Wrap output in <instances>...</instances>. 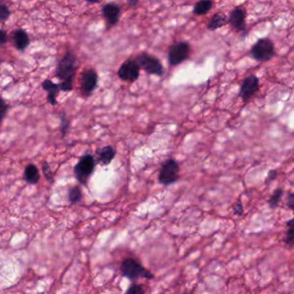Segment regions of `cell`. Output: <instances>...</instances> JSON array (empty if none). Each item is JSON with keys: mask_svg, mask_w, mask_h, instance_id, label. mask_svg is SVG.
Wrapping results in <instances>:
<instances>
[{"mask_svg": "<svg viewBox=\"0 0 294 294\" xmlns=\"http://www.w3.org/2000/svg\"><path fill=\"white\" fill-rule=\"evenodd\" d=\"M82 199V192L79 186H74L68 191V200L72 204L78 203Z\"/></svg>", "mask_w": 294, "mask_h": 294, "instance_id": "cell-20", "label": "cell"}, {"mask_svg": "<svg viewBox=\"0 0 294 294\" xmlns=\"http://www.w3.org/2000/svg\"><path fill=\"white\" fill-rule=\"evenodd\" d=\"M96 153L98 154V162L105 167L111 164L116 156L115 148L111 145L98 148Z\"/></svg>", "mask_w": 294, "mask_h": 294, "instance_id": "cell-14", "label": "cell"}, {"mask_svg": "<svg viewBox=\"0 0 294 294\" xmlns=\"http://www.w3.org/2000/svg\"><path fill=\"white\" fill-rule=\"evenodd\" d=\"M233 213L237 216H242L243 213V206L241 200H237L236 203L233 206Z\"/></svg>", "mask_w": 294, "mask_h": 294, "instance_id": "cell-27", "label": "cell"}, {"mask_svg": "<svg viewBox=\"0 0 294 294\" xmlns=\"http://www.w3.org/2000/svg\"><path fill=\"white\" fill-rule=\"evenodd\" d=\"M140 71V67L135 59H128L120 66L118 75L123 81L134 83L139 79Z\"/></svg>", "mask_w": 294, "mask_h": 294, "instance_id": "cell-9", "label": "cell"}, {"mask_svg": "<svg viewBox=\"0 0 294 294\" xmlns=\"http://www.w3.org/2000/svg\"><path fill=\"white\" fill-rule=\"evenodd\" d=\"M42 173L45 177L46 179L49 182H54V175H53L52 170L49 166V163L47 161H43L42 163Z\"/></svg>", "mask_w": 294, "mask_h": 294, "instance_id": "cell-23", "label": "cell"}, {"mask_svg": "<svg viewBox=\"0 0 294 294\" xmlns=\"http://www.w3.org/2000/svg\"><path fill=\"white\" fill-rule=\"evenodd\" d=\"M191 45L186 41H179L175 42L169 47L168 53V62L169 66L175 67L182 64L191 55Z\"/></svg>", "mask_w": 294, "mask_h": 294, "instance_id": "cell-5", "label": "cell"}, {"mask_svg": "<svg viewBox=\"0 0 294 294\" xmlns=\"http://www.w3.org/2000/svg\"><path fill=\"white\" fill-rule=\"evenodd\" d=\"M42 87L47 91V100L49 104L55 106L57 104V96L59 94L60 88L59 85L54 83L50 80H45L42 82Z\"/></svg>", "mask_w": 294, "mask_h": 294, "instance_id": "cell-13", "label": "cell"}, {"mask_svg": "<svg viewBox=\"0 0 294 294\" xmlns=\"http://www.w3.org/2000/svg\"><path fill=\"white\" fill-rule=\"evenodd\" d=\"M213 2L210 0H200L193 6V14L196 16L206 15L213 8Z\"/></svg>", "mask_w": 294, "mask_h": 294, "instance_id": "cell-18", "label": "cell"}, {"mask_svg": "<svg viewBox=\"0 0 294 294\" xmlns=\"http://www.w3.org/2000/svg\"><path fill=\"white\" fill-rule=\"evenodd\" d=\"M276 50L273 41L268 37L260 38L253 44L249 50V56L258 62H267L275 56Z\"/></svg>", "mask_w": 294, "mask_h": 294, "instance_id": "cell-2", "label": "cell"}, {"mask_svg": "<svg viewBox=\"0 0 294 294\" xmlns=\"http://www.w3.org/2000/svg\"><path fill=\"white\" fill-rule=\"evenodd\" d=\"M77 57L72 50H67L63 57L59 60L56 67V76L60 80V91L73 90V83L77 72Z\"/></svg>", "mask_w": 294, "mask_h": 294, "instance_id": "cell-1", "label": "cell"}, {"mask_svg": "<svg viewBox=\"0 0 294 294\" xmlns=\"http://www.w3.org/2000/svg\"><path fill=\"white\" fill-rule=\"evenodd\" d=\"M260 81L259 78L256 74H249L246 76L242 81L238 96L242 99V101L247 105V103L252 98L253 96L259 91Z\"/></svg>", "mask_w": 294, "mask_h": 294, "instance_id": "cell-8", "label": "cell"}, {"mask_svg": "<svg viewBox=\"0 0 294 294\" xmlns=\"http://www.w3.org/2000/svg\"><path fill=\"white\" fill-rule=\"evenodd\" d=\"M228 24V18L222 11H218L212 15L207 25V29L210 31H216L218 29L223 28Z\"/></svg>", "mask_w": 294, "mask_h": 294, "instance_id": "cell-16", "label": "cell"}, {"mask_svg": "<svg viewBox=\"0 0 294 294\" xmlns=\"http://www.w3.org/2000/svg\"><path fill=\"white\" fill-rule=\"evenodd\" d=\"M276 170H274V169H270L269 171H268V173H267V176H266V184H268V183L271 182V181L274 180V179H276Z\"/></svg>", "mask_w": 294, "mask_h": 294, "instance_id": "cell-28", "label": "cell"}, {"mask_svg": "<svg viewBox=\"0 0 294 294\" xmlns=\"http://www.w3.org/2000/svg\"><path fill=\"white\" fill-rule=\"evenodd\" d=\"M102 16L105 18L106 28L114 27L121 18V7L116 3H107L102 6Z\"/></svg>", "mask_w": 294, "mask_h": 294, "instance_id": "cell-11", "label": "cell"}, {"mask_svg": "<svg viewBox=\"0 0 294 294\" xmlns=\"http://www.w3.org/2000/svg\"><path fill=\"white\" fill-rule=\"evenodd\" d=\"M11 16V10L6 4L0 2V22L4 23Z\"/></svg>", "mask_w": 294, "mask_h": 294, "instance_id": "cell-24", "label": "cell"}, {"mask_svg": "<svg viewBox=\"0 0 294 294\" xmlns=\"http://www.w3.org/2000/svg\"><path fill=\"white\" fill-rule=\"evenodd\" d=\"M13 41H14L16 49L19 51H25L30 43L28 33L25 31L24 29H18L17 30H15L13 34Z\"/></svg>", "mask_w": 294, "mask_h": 294, "instance_id": "cell-15", "label": "cell"}, {"mask_svg": "<svg viewBox=\"0 0 294 294\" xmlns=\"http://www.w3.org/2000/svg\"><path fill=\"white\" fill-rule=\"evenodd\" d=\"M60 133H61V137L64 138L66 137L69 128H70V121L67 118V113L65 112H60Z\"/></svg>", "mask_w": 294, "mask_h": 294, "instance_id": "cell-19", "label": "cell"}, {"mask_svg": "<svg viewBox=\"0 0 294 294\" xmlns=\"http://www.w3.org/2000/svg\"><path fill=\"white\" fill-rule=\"evenodd\" d=\"M287 225L288 226V230L287 231V235L285 238V242L287 245H293L294 242V219H290L287 221Z\"/></svg>", "mask_w": 294, "mask_h": 294, "instance_id": "cell-22", "label": "cell"}, {"mask_svg": "<svg viewBox=\"0 0 294 294\" xmlns=\"http://www.w3.org/2000/svg\"><path fill=\"white\" fill-rule=\"evenodd\" d=\"M96 167V161L94 157L90 154H87L81 156L76 165L74 166V173L78 181L87 185L88 179H90L93 174Z\"/></svg>", "mask_w": 294, "mask_h": 294, "instance_id": "cell-6", "label": "cell"}, {"mask_svg": "<svg viewBox=\"0 0 294 294\" xmlns=\"http://www.w3.org/2000/svg\"><path fill=\"white\" fill-rule=\"evenodd\" d=\"M287 206L290 208L291 210H294V193L290 192L288 193V196H287Z\"/></svg>", "mask_w": 294, "mask_h": 294, "instance_id": "cell-30", "label": "cell"}, {"mask_svg": "<svg viewBox=\"0 0 294 294\" xmlns=\"http://www.w3.org/2000/svg\"><path fill=\"white\" fill-rule=\"evenodd\" d=\"M138 3L139 2L136 1V0H130V1H128V4H130V5H132V6H136Z\"/></svg>", "mask_w": 294, "mask_h": 294, "instance_id": "cell-31", "label": "cell"}, {"mask_svg": "<svg viewBox=\"0 0 294 294\" xmlns=\"http://www.w3.org/2000/svg\"><path fill=\"white\" fill-rule=\"evenodd\" d=\"M125 294H145L144 285L142 284H132L127 289Z\"/></svg>", "mask_w": 294, "mask_h": 294, "instance_id": "cell-25", "label": "cell"}, {"mask_svg": "<svg viewBox=\"0 0 294 294\" xmlns=\"http://www.w3.org/2000/svg\"><path fill=\"white\" fill-rule=\"evenodd\" d=\"M179 178V165L178 161L168 158L161 166V169L158 175V182L162 186H170L178 181Z\"/></svg>", "mask_w": 294, "mask_h": 294, "instance_id": "cell-4", "label": "cell"}, {"mask_svg": "<svg viewBox=\"0 0 294 294\" xmlns=\"http://www.w3.org/2000/svg\"><path fill=\"white\" fill-rule=\"evenodd\" d=\"M25 179L26 182L31 185H35L40 180V173L39 169L35 164L29 163L26 166L25 169Z\"/></svg>", "mask_w": 294, "mask_h": 294, "instance_id": "cell-17", "label": "cell"}, {"mask_svg": "<svg viewBox=\"0 0 294 294\" xmlns=\"http://www.w3.org/2000/svg\"><path fill=\"white\" fill-rule=\"evenodd\" d=\"M136 61L141 69L151 75L162 76L164 74V67L157 57H154L147 52H142L136 57Z\"/></svg>", "mask_w": 294, "mask_h": 294, "instance_id": "cell-7", "label": "cell"}, {"mask_svg": "<svg viewBox=\"0 0 294 294\" xmlns=\"http://www.w3.org/2000/svg\"><path fill=\"white\" fill-rule=\"evenodd\" d=\"M121 274L129 280H134L144 278L146 280H153L154 275L148 270L144 268L137 260L128 258L123 260L120 265Z\"/></svg>", "mask_w": 294, "mask_h": 294, "instance_id": "cell-3", "label": "cell"}, {"mask_svg": "<svg viewBox=\"0 0 294 294\" xmlns=\"http://www.w3.org/2000/svg\"><path fill=\"white\" fill-rule=\"evenodd\" d=\"M9 111V105L4 101V98L0 97V123L4 121Z\"/></svg>", "mask_w": 294, "mask_h": 294, "instance_id": "cell-26", "label": "cell"}, {"mask_svg": "<svg viewBox=\"0 0 294 294\" xmlns=\"http://www.w3.org/2000/svg\"><path fill=\"white\" fill-rule=\"evenodd\" d=\"M98 76L96 71L88 69L83 72L81 75V90L86 95H90L98 87Z\"/></svg>", "mask_w": 294, "mask_h": 294, "instance_id": "cell-12", "label": "cell"}, {"mask_svg": "<svg viewBox=\"0 0 294 294\" xmlns=\"http://www.w3.org/2000/svg\"><path fill=\"white\" fill-rule=\"evenodd\" d=\"M8 42L7 32L4 29H0V45H4Z\"/></svg>", "mask_w": 294, "mask_h": 294, "instance_id": "cell-29", "label": "cell"}, {"mask_svg": "<svg viewBox=\"0 0 294 294\" xmlns=\"http://www.w3.org/2000/svg\"><path fill=\"white\" fill-rule=\"evenodd\" d=\"M247 11L242 6H235L230 12L228 18V24L236 32H244L247 28L246 25Z\"/></svg>", "mask_w": 294, "mask_h": 294, "instance_id": "cell-10", "label": "cell"}, {"mask_svg": "<svg viewBox=\"0 0 294 294\" xmlns=\"http://www.w3.org/2000/svg\"><path fill=\"white\" fill-rule=\"evenodd\" d=\"M284 191L282 188H277L274 192H273L272 196L270 198V200H268V206L270 208H275V207L279 205L280 200H281V198L283 196Z\"/></svg>", "mask_w": 294, "mask_h": 294, "instance_id": "cell-21", "label": "cell"}]
</instances>
